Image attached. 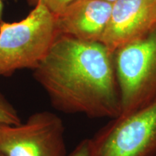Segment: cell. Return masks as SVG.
I'll return each instance as SVG.
<instances>
[{
	"label": "cell",
	"mask_w": 156,
	"mask_h": 156,
	"mask_svg": "<svg viewBox=\"0 0 156 156\" xmlns=\"http://www.w3.org/2000/svg\"><path fill=\"white\" fill-rule=\"evenodd\" d=\"M114 54L101 42L58 35L34 77L58 112L111 119L122 112Z\"/></svg>",
	"instance_id": "cell-1"
},
{
	"label": "cell",
	"mask_w": 156,
	"mask_h": 156,
	"mask_svg": "<svg viewBox=\"0 0 156 156\" xmlns=\"http://www.w3.org/2000/svg\"><path fill=\"white\" fill-rule=\"evenodd\" d=\"M34 7L22 20L0 24V77L34 70L58 36L55 16L41 2Z\"/></svg>",
	"instance_id": "cell-2"
},
{
	"label": "cell",
	"mask_w": 156,
	"mask_h": 156,
	"mask_svg": "<svg viewBox=\"0 0 156 156\" xmlns=\"http://www.w3.org/2000/svg\"><path fill=\"white\" fill-rule=\"evenodd\" d=\"M90 141L92 156H156V100L111 119Z\"/></svg>",
	"instance_id": "cell-3"
},
{
	"label": "cell",
	"mask_w": 156,
	"mask_h": 156,
	"mask_svg": "<svg viewBox=\"0 0 156 156\" xmlns=\"http://www.w3.org/2000/svg\"><path fill=\"white\" fill-rule=\"evenodd\" d=\"M114 56L121 114L155 101L156 28L144 38L118 49Z\"/></svg>",
	"instance_id": "cell-4"
},
{
	"label": "cell",
	"mask_w": 156,
	"mask_h": 156,
	"mask_svg": "<svg viewBox=\"0 0 156 156\" xmlns=\"http://www.w3.org/2000/svg\"><path fill=\"white\" fill-rule=\"evenodd\" d=\"M63 121L44 111L18 125L0 126V151L5 156H69Z\"/></svg>",
	"instance_id": "cell-5"
},
{
	"label": "cell",
	"mask_w": 156,
	"mask_h": 156,
	"mask_svg": "<svg viewBox=\"0 0 156 156\" xmlns=\"http://www.w3.org/2000/svg\"><path fill=\"white\" fill-rule=\"evenodd\" d=\"M156 28V0H116L101 43L113 54Z\"/></svg>",
	"instance_id": "cell-6"
},
{
	"label": "cell",
	"mask_w": 156,
	"mask_h": 156,
	"mask_svg": "<svg viewBox=\"0 0 156 156\" xmlns=\"http://www.w3.org/2000/svg\"><path fill=\"white\" fill-rule=\"evenodd\" d=\"M112 7L113 2L107 0H78L55 16L58 34L101 43Z\"/></svg>",
	"instance_id": "cell-7"
},
{
	"label": "cell",
	"mask_w": 156,
	"mask_h": 156,
	"mask_svg": "<svg viewBox=\"0 0 156 156\" xmlns=\"http://www.w3.org/2000/svg\"><path fill=\"white\" fill-rule=\"evenodd\" d=\"M16 108L0 92V126H13L21 124Z\"/></svg>",
	"instance_id": "cell-8"
},
{
	"label": "cell",
	"mask_w": 156,
	"mask_h": 156,
	"mask_svg": "<svg viewBox=\"0 0 156 156\" xmlns=\"http://www.w3.org/2000/svg\"><path fill=\"white\" fill-rule=\"evenodd\" d=\"M27 1L31 6H35L37 3L41 2L54 16H57L70 5L78 0H27Z\"/></svg>",
	"instance_id": "cell-9"
},
{
	"label": "cell",
	"mask_w": 156,
	"mask_h": 156,
	"mask_svg": "<svg viewBox=\"0 0 156 156\" xmlns=\"http://www.w3.org/2000/svg\"><path fill=\"white\" fill-rule=\"evenodd\" d=\"M69 156H92L90 139H85L76 146Z\"/></svg>",
	"instance_id": "cell-10"
},
{
	"label": "cell",
	"mask_w": 156,
	"mask_h": 156,
	"mask_svg": "<svg viewBox=\"0 0 156 156\" xmlns=\"http://www.w3.org/2000/svg\"><path fill=\"white\" fill-rule=\"evenodd\" d=\"M2 12H3V4H2V0H0V24L3 22Z\"/></svg>",
	"instance_id": "cell-11"
},
{
	"label": "cell",
	"mask_w": 156,
	"mask_h": 156,
	"mask_svg": "<svg viewBox=\"0 0 156 156\" xmlns=\"http://www.w3.org/2000/svg\"><path fill=\"white\" fill-rule=\"evenodd\" d=\"M107 1L111 2H115V1H116V0H107Z\"/></svg>",
	"instance_id": "cell-12"
},
{
	"label": "cell",
	"mask_w": 156,
	"mask_h": 156,
	"mask_svg": "<svg viewBox=\"0 0 156 156\" xmlns=\"http://www.w3.org/2000/svg\"><path fill=\"white\" fill-rule=\"evenodd\" d=\"M0 156H5V155H4V154H3L2 153L1 151H0Z\"/></svg>",
	"instance_id": "cell-13"
}]
</instances>
